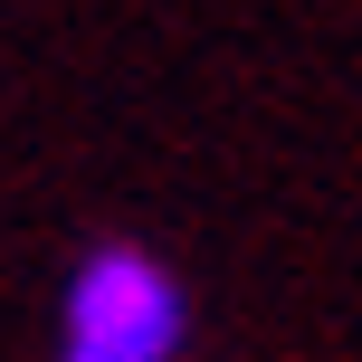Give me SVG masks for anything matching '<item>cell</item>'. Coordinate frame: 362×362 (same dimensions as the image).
Here are the masks:
<instances>
[{"label":"cell","mask_w":362,"mask_h":362,"mask_svg":"<svg viewBox=\"0 0 362 362\" xmlns=\"http://www.w3.org/2000/svg\"><path fill=\"white\" fill-rule=\"evenodd\" d=\"M200 334V305L181 267L144 238H86L57 276L48 353L57 362H181Z\"/></svg>","instance_id":"cell-1"}]
</instances>
